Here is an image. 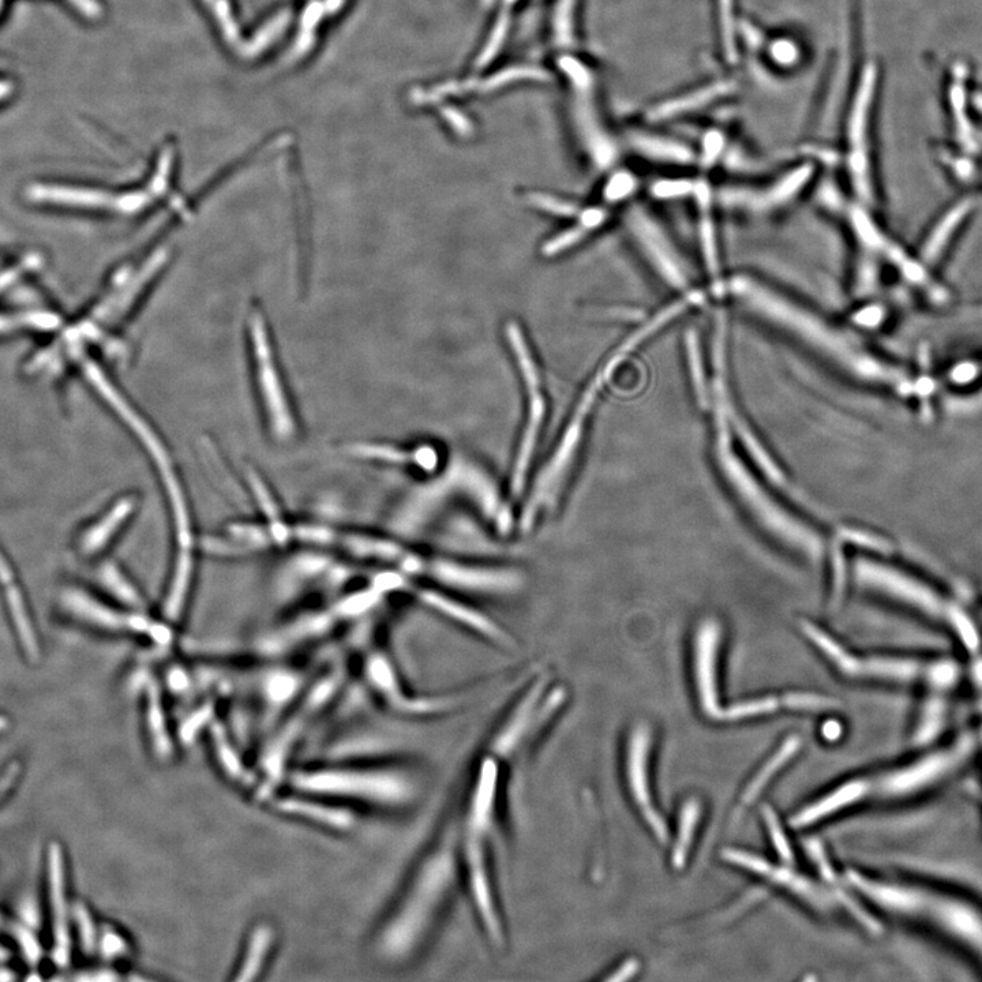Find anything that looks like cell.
I'll return each instance as SVG.
<instances>
[{
	"label": "cell",
	"mask_w": 982,
	"mask_h": 982,
	"mask_svg": "<svg viewBox=\"0 0 982 982\" xmlns=\"http://www.w3.org/2000/svg\"><path fill=\"white\" fill-rule=\"evenodd\" d=\"M727 288L741 305L756 316L796 337L817 355L857 380L895 389L909 384L897 367L876 358L853 335L772 290L755 277L733 276Z\"/></svg>",
	"instance_id": "1"
},
{
	"label": "cell",
	"mask_w": 982,
	"mask_h": 982,
	"mask_svg": "<svg viewBox=\"0 0 982 982\" xmlns=\"http://www.w3.org/2000/svg\"><path fill=\"white\" fill-rule=\"evenodd\" d=\"M455 861L451 847L440 846L427 857L381 936V948L391 957L408 954L433 924L451 892Z\"/></svg>",
	"instance_id": "2"
},
{
	"label": "cell",
	"mask_w": 982,
	"mask_h": 982,
	"mask_svg": "<svg viewBox=\"0 0 982 982\" xmlns=\"http://www.w3.org/2000/svg\"><path fill=\"white\" fill-rule=\"evenodd\" d=\"M714 397L712 406H714L715 425H717L718 459L726 478L732 483L734 490L737 491L745 505L751 509L756 519L768 531L787 545L808 554L813 560H817L823 553L822 539L817 537L816 532L811 528L804 526L800 520L794 519L789 513L783 511L777 502L772 500L766 491L757 485L747 467L734 455L730 449V421L729 414H727L729 397L726 395Z\"/></svg>",
	"instance_id": "3"
},
{
	"label": "cell",
	"mask_w": 982,
	"mask_h": 982,
	"mask_svg": "<svg viewBox=\"0 0 982 982\" xmlns=\"http://www.w3.org/2000/svg\"><path fill=\"white\" fill-rule=\"evenodd\" d=\"M847 879L877 905L891 912L927 918L948 935L972 947L982 958V913L976 907L920 888L875 882L856 872L847 873Z\"/></svg>",
	"instance_id": "4"
},
{
	"label": "cell",
	"mask_w": 982,
	"mask_h": 982,
	"mask_svg": "<svg viewBox=\"0 0 982 982\" xmlns=\"http://www.w3.org/2000/svg\"><path fill=\"white\" fill-rule=\"evenodd\" d=\"M606 384L605 378L595 373L580 397L552 455L535 476V481H532L531 489L524 497L522 516H520V527L523 531L534 530L542 517L557 508L579 456L588 416L591 415L599 392Z\"/></svg>",
	"instance_id": "5"
},
{
	"label": "cell",
	"mask_w": 982,
	"mask_h": 982,
	"mask_svg": "<svg viewBox=\"0 0 982 982\" xmlns=\"http://www.w3.org/2000/svg\"><path fill=\"white\" fill-rule=\"evenodd\" d=\"M294 785L317 796L401 807L415 796L414 782L401 771L380 767H329L298 772Z\"/></svg>",
	"instance_id": "6"
},
{
	"label": "cell",
	"mask_w": 982,
	"mask_h": 982,
	"mask_svg": "<svg viewBox=\"0 0 982 982\" xmlns=\"http://www.w3.org/2000/svg\"><path fill=\"white\" fill-rule=\"evenodd\" d=\"M879 67L868 62L854 91L846 123V166L854 194L861 205L875 201L872 168V115L875 106Z\"/></svg>",
	"instance_id": "7"
},
{
	"label": "cell",
	"mask_w": 982,
	"mask_h": 982,
	"mask_svg": "<svg viewBox=\"0 0 982 982\" xmlns=\"http://www.w3.org/2000/svg\"><path fill=\"white\" fill-rule=\"evenodd\" d=\"M505 335H507L509 347L515 355L516 365L519 367L520 376L523 378L528 400L526 425H524L522 438H520L519 446H517L511 481H509L511 483V496L522 498L526 494L532 460H534L535 452H537L539 434H541L543 422H545L546 400L542 393L541 376H539L537 363L534 361V356L531 354L522 328L513 322L505 328Z\"/></svg>",
	"instance_id": "8"
},
{
	"label": "cell",
	"mask_w": 982,
	"mask_h": 982,
	"mask_svg": "<svg viewBox=\"0 0 982 982\" xmlns=\"http://www.w3.org/2000/svg\"><path fill=\"white\" fill-rule=\"evenodd\" d=\"M802 629L805 635L838 666V669L850 677H872L905 682L925 680L935 682L937 685L950 684L955 677L954 667L948 663L927 665L910 659H858L843 650L834 639L815 625L804 622Z\"/></svg>",
	"instance_id": "9"
},
{
	"label": "cell",
	"mask_w": 982,
	"mask_h": 982,
	"mask_svg": "<svg viewBox=\"0 0 982 982\" xmlns=\"http://www.w3.org/2000/svg\"><path fill=\"white\" fill-rule=\"evenodd\" d=\"M565 702L561 688L549 691V681L539 677L524 691L500 732L494 737L493 756L509 757L522 747L523 741L541 729Z\"/></svg>",
	"instance_id": "10"
},
{
	"label": "cell",
	"mask_w": 982,
	"mask_h": 982,
	"mask_svg": "<svg viewBox=\"0 0 982 982\" xmlns=\"http://www.w3.org/2000/svg\"><path fill=\"white\" fill-rule=\"evenodd\" d=\"M440 481L446 490L468 498L498 532L508 534L512 530L511 508L493 478L474 461L460 455L452 457Z\"/></svg>",
	"instance_id": "11"
},
{
	"label": "cell",
	"mask_w": 982,
	"mask_h": 982,
	"mask_svg": "<svg viewBox=\"0 0 982 982\" xmlns=\"http://www.w3.org/2000/svg\"><path fill=\"white\" fill-rule=\"evenodd\" d=\"M341 681H343L341 670H336V672L322 677L314 687L310 688V691L307 692L306 699L301 704V708L295 711V714L284 725L280 734H277L271 747L266 749L264 759H262L266 777L260 789L262 797L268 796L272 792L273 787L276 786L277 781L281 777L284 766H286V760L290 756L292 747H294L298 738L303 734L302 730L309 725L311 717L316 715L335 696L337 689L341 685Z\"/></svg>",
	"instance_id": "12"
},
{
	"label": "cell",
	"mask_w": 982,
	"mask_h": 982,
	"mask_svg": "<svg viewBox=\"0 0 982 982\" xmlns=\"http://www.w3.org/2000/svg\"><path fill=\"white\" fill-rule=\"evenodd\" d=\"M425 579L451 588L474 594H512L523 586V575L515 569L486 567L452 558H429Z\"/></svg>",
	"instance_id": "13"
},
{
	"label": "cell",
	"mask_w": 982,
	"mask_h": 982,
	"mask_svg": "<svg viewBox=\"0 0 982 982\" xmlns=\"http://www.w3.org/2000/svg\"><path fill=\"white\" fill-rule=\"evenodd\" d=\"M625 223L652 268L676 291L687 292L691 275L666 232L647 211L635 206L627 213Z\"/></svg>",
	"instance_id": "14"
},
{
	"label": "cell",
	"mask_w": 982,
	"mask_h": 982,
	"mask_svg": "<svg viewBox=\"0 0 982 982\" xmlns=\"http://www.w3.org/2000/svg\"><path fill=\"white\" fill-rule=\"evenodd\" d=\"M969 748V741H961L957 747L933 753L902 770L883 775L876 782H869V793L895 798L920 792L955 770L969 753Z\"/></svg>",
	"instance_id": "15"
},
{
	"label": "cell",
	"mask_w": 982,
	"mask_h": 982,
	"mask_svg": "<svg viewBox=\"0 0 982 982\" xmlns=\"http://www.w3.org/2000/svg\"><path fill=\"white\" fill-rule=\"evenodd\" d=\"M815 167L804 163L787 172L778 181L760 189L751 187H726L719 193V201L727 209L751 213H767L792 202L811 182Z\"/></svg>",
	"instance_id": "16"
},
{
	"label": "cell",
	"mask_w": 982,
	"mask_h": 982,
	"mask_svg": "<svg viewBox=\"0 0 982 982\" xmlns=\"http://www.w3.org/2000/svg\"><path fill=\"white\" fill-rule=\"evenodd\" d=\"M854 573L857 582L862 586L875 588L876 591L916 607L929 616L942 617L947 613L946 606L935 592L897 569L877 562L858 560Z\"/></svg>",
	"instance_id": "17"
},
{
	"label": "cell",
	"mask_w": 982,
	"mask_h": 982,
	"mask_svg": "<svg viewBox=\"0 0 982 982\" xmlns=\"http://www.w3.org/2000/svg\"><path fill=\"white\" fill-rule=\"evenodd\" d=\"M651 734L646 725H639L633 730L628 742L627 777L629 789L637 808L659 841H667V827L652 804L650 785H648V752H650Z\"/></svg>",
	"instance_id": "18"
},
{
	"label": "cell",
	"mask_w": 982,
	"mask_h": 982,
	"mask_svg": "<svg viewBox=\"0 0 982 982\" xmlns=\"http://www.w3.org/2000/svg\"><path fill=\"white\" fill-rule=\"evenodd\" d=\"M403 590L414 594L419 602L430 607L434 612L441 614V616L448 618V620L456 622V624L461 625L463 628L470 629L476 635L482 636L483 639L502 647L512 646L513 640L508 635V632L496 624V621L491 620L490 617L474 609V607L456 601V599L448 597V595L442 594V592L414 587L408 582V579L404 583Z\"/></svg>",
	"instance_id": "19"
},
{
	"label": "cell",
	"mask_w": 982,
	"mask_h": 982,
	"mask_svg": "<svg viewBox=\"0 0 982 982\" xmlns=\"http://www.w3.org/2000/svg\"><path fill=\"white\" fill-rule=\"evenodd\" d=\"M365 674L370 687L380 693L385 702L397 711L408 712V714H431V712L445 710L453 704L452 699L412 700L411 697L404 695L395 669L381 652H374L366 659Z\"/></svg>",
	"instance_id": "20"
},
{
	"label": "cell",
	"mask_w": 982,
	"mask_h": 982,
	"mask_svg": "<svg viewBox=\"0 0 982 982\" xmlns=\"http://www.w3.org/2000/svg\"><path fill=\"white\" fill-rule=\"evenodd\" d=\"M719 627L714 620L704 621L695 639V672L700 703L708 717L721 719L718 704L717 650Z\"/></svg>",
	"instance_id": "21"
},
{
	"label": "cell",
	"mask_w": 982,
	"mask_h": 982,
	"mask_svg": "<svg viewBox=\"0 0 982 982\" xmlns=\"http://www.w3.org/2000/svg\"><path fill=\"white\" fill-rule=\"evenodd\" d=\"M344 452L358 460L396 467H415L425 472L436 471L440 464V456L431 445H419L414 449H407L382 444V442H352L346 445Z\"/></svg>",
	"instance_id": "22"
},
{
	"label": "cell",
	"mask_w": 982,
	"mask_h": 982,
	"mask_svg": "<svg viewBox=\"0 0 982 982\" xmlns=\"http://www.w3.org/2000/svg\"><path fill=\"white\" fill-rule=\"evenodd\" d=\"M138 507H140L138 494L129 493L119 497L100 519L86 528L80 539V552L89 557L103 553L125 530L127 524L136 515Z\"/></svg>",
	"instance_id": "23"
},
{
	"label": "cell",
	"mask_w": 982,
	"mask_h": 982,
	"mask_svg": "<svg viewBox=\"0 0 982 982\" xmlns=\"http://www.w3.org/2000/svg\"><path fill=\"white\" fill-rule=\"evenodd\" d=\"M723 857L727 861L733 862V864L740 865V867L748 869L757 873V875L767 877V879L772 880V882L781 884L783 887L789 888L796 894L804 898L805 901L813 903L816 907H827L828 898L826 894L820 888L813 886V883L809 880L804 879V877L794 875L789 869L774 868L768 864L767 861L762 860V858L752 856L745 852H737V850H726L723 853Z\"/></svg>",
	"instance_id": "24"
},
{
	"label": "cell",
	"mask_w": 982,
	"mask_h": 982,
	"mask_svg": "<svg viewBox=\"0 0 982 982\" xmlns=\"http://www.w3.org/2000/svg\"><path fill=\"white\" fill-rule=\"evenodd\" d=\"M736 91V84L732 81H714L711 84L700 86L695 91L684 93L673 99L662 101L650 111V118L654 121H672L681 116L693 114L712 106L723 97H729Z\"/></svg>",
	"instance_id": "25"
},
{
	"label": "cell",
	"mask_w": 982,
	"mask_h": 982,
	"mask_svg": "<svg viewBox=\"0 0 982 982\" xmlns=\"http://www.w3.org/2000/svg\"><path fill=\"white\" fill-rule=\"evenodd\" d=\"M50 883L55 916V959L59 965L65 966L70 958V935L66 917L63 857L58 845L50 847Z\"/></svg>",
	"instance_id": "26"
},
{
	"label": "cell",
	"mask_w": 982,
	"mask_h": 982,
	"mask_svg": "<svg viewBox=\"0 0 982 982\" xmlns=\"http://www.w3.org/2000/svg\"><path fill=\"white\" fill-rule=\"evenodd\" d=\"M276 809L287 815L302 817L309 822L339 831L348 830L355 822L351 812L311 798H281L276 801Z\"/></svg>",
	"instance_id": "27"
},
{
	"label": "cell",
	"mask_w": 982,
	"mask_h": 982,
	"mask_svg": "<svg viewBox=\"0 0 982 982\" xmlns=\"http://www.w3.org/2000/svg\"><path fill=\"white\" fill-rule=\"evenodd\" d=\"M629 142L640 155L659 163L689 166L695 161L696 155L691 146L674 138L635 131L629 136Z\"/></svg>",
	"instance_id": "28"
},
{
	"label": "cell",
	"mask_w": 982,
	"mask_h": 982,
	"mask_svg": "<svg viewBox=\"0 0 982 982\" xmlns=\"http://www.w3.org/2000/svg\"><path fill=\"white\" fill-rule=\"evenodd\" d=\"M868 794L869 781L858 779V781L847 782L845 785L839 787V789L834 790L830 796L822 798V800L815 802L811 807L798 813L792 820V824L794 827L809 826V824L819 822L823 817L849 807V805L868 796Z\"/></svg>",
	"instance_id": "29"
},
{
	"label": "cell",
	"mask_w": 982,
	"mask_h": 982,
	"mask_svg": "<svg viewBox=\"0 0 982 982\" xmlns=\"http://www.w3.org/2000/svg\"><path fill=\"white\" fill-rule=\"evenodd\" d=\"M607 217H609V212L605 208L592 206V208L583 209L580 215L577 216L576 226L569 228L567 231L560 232V234L553 236L552 239L543 243L542 256L547 258L557 257L564 253V251L579 245L591 232L597 231L599 227H602L606 223Z\"/></svg>",
	"instance_id": "30"
},
{
	"label": "cell",
	"mask_w": 982,
	"mask_h": 982,
	"mask_svg": "<svg viewBox=\"0 0 982 982\" xmlns=\"http://www.w3.org/2000/svg\"><path fill=\"white\" fill-rule=\"evenodd\" d=\"M275 929L268 924L257 925L250 933L247 940L245 952H243L242 963L236 970V981L256 980L258 974L264 970L266 962L271 957L273 944H275Z\"/></svg>",
	"instance_id": "31"
},
{
	"label": "cell",
	"mask_w": 982,
	"mask_h": 982,
	"mask_svg": "<svg viewBox=\"0 0 982 982\" xmlns=\"http://www.w3.org/2000/svg\"><path fill=\"white\" fill-rule=\"evenodd\" d=\"M99 577L106 590L116 601L121 602L125 609L133 612H148L144 594L118 565L107 562L101 567Z\"/></svg>",
	"instance_id": "32"
},
{
	"label": "cell",
	"mask_w": 982,
	"mask_h": 982,
	"mask_svg": "<svg viewBox=\"0 0 982 982\" xmlns=\"http://www.w3.org/2000/svg\"><path fill=\"white\" fill-rule=\"evenodd\" d=\"M6 601L9 605L11 617H13L14 627L20 636L22 646L28 657L37 659L39 657V644H37L35 631L32 628L31 618L28 616L24 597L18 590L16 584H10L6 588Z\"/></svg>",
	"instance_id": "33"
},
{
	"label": "cell",
	"mask_w": 982,
	"mask_h": 982,
	"mask_svg": "<svg viewBox=\"0 0 982 982\" xmlns=\"http://www.w3.org/2000/svg\"><path fill=\"white\" fill-rule=\"evenodd\" d=\"M727 414H729L730 422H732V425L734 429H736L738 436H740L741 440L744 441V444L745 446H747L749 453H751V455L755 457L756 463L763 468V471L766 472L768 478H770L771 481L782 483L783 475L781 470H779V468L775 466L774 461L771 460V457L767 455L766 451H764L763 446L760 445L759 441H757L755 436H753L752 431L749 430L747 423L742 421L741 416L738 415L736 408H734L732 404V400L729 401V407H727Z\"/></svg>",
	"instance_id": "34"
},
{
	"label": "cell",
	"mask_w": 982,
	"mask_h": 982,
	"mask_svg": "<svg viewBox=\"0 0 982 982\" xmlns=\"http://www.w3.org/2000/svg\"><path fill=\"white\" fill-rule=\"evenodd\" d=\"M146 719H148L149 733H151L152 740L155 741L153 742L155 748L159 752L164 751V755H167L170 742H168L167 736L166 715H164L159 687L156 685L153 687L149 685L148 691H146Z\"/></svg>",
	"instance_id": "35"
},
{
	"label": "cell",
	"mask_w": 982,
	"mask_h": 982,
	"mask_svg": "<svg viewBox=\"0 0 982 982\" xmlns=\"http://www.w3.org/2000/svg\"><path fill=\"white\" fill-rule=\"evenodd\" d=\"M798 747H800V740H798L797 737H790L789 740L782 745V748L779 749L777 755L772 757L770 762L766 764V767H764L763 770L757 774L755 781L749 785L747 792L744 794L745 804L751 802L753 798H756L757 794L762 792L763 787L767 785V782L770 781L772 775L781 770L783 764L789 762L790 757L796 753Z\"/></svg>",
	"instance_id": "36"
},
{
	"label": "cell",
	"mask_w": 982,
	"mask_h": 982,
	"mask_svg": "<svg viewBox=\"0 0 982 982\" xmlns=\"http://www.w3.org/2000/svg\"><path fill=\"white\" fill-rule=\"evenodd\" d=\"M699 817L700 807L695 800L687 802L684 808H682L680 837H678L677 845L674 847L673 852V865L678 869L684 867L685 860H687V853L689 846H691Z\"/></svg>",
	"instance_id": "37"
},
{
	"label": "cell",
	"mask_w": 982,
	"mask_h": 982,
	"mask_svg": "<svg viewBox=\"0 0 982 982\" xmlns=\"http://www.w3.org/2000/svg\"><path fill=\"white\" fill-rule=\"evenodd\" d=\"M782 706H785V696L767 697V699L753 700V702L737 704V706L722 710L721 719L723 721H737L741 718L757 717V715L777 711Z\"/></svg>",
	"instance_id": "38"
},
{
	"label": "cell",
	"mask_w": 982,
	"mask_h": 982,
	"mask_svg": "<svg viewBox=\"0 0 982 982\" xmlns=\"http://www.w3.org/2000/svg\"><path fill=\"white\" fill-rule=\"evenodd\" d=\"M527 202L534 208L539 209V211L549 213V215L557 217H577L582 212L576 204L571 201L562 200L560 197L552 196V194L534 193L527 194Z\"/></svg>",
	"instance_id": "39"
},
{
	"label": "cell",
	"mask_w": 982,
	"mask_h": 982,
	"mask_svg": "<svg viewBox=\"0 0 982 982\" xmlns=\"http://www.w3.org/2000/svg\"><path fill=\"white\" fill-rule=\"evenodd\" d=\"M213 733V745H215V752L217 757H219L221 766L224 770L231 775L232 778L242 779L246 775H243L245 768H243L242 763L239 762L238 755H236L235 749L232 748L231 742H228L224 730L220 726H215L212 729Z\"/></svg>",
	"instance_id": "40"
},
{
	"label": "cell",
	"mask_w": 982,
	"mask_h": 982,
	"mask_svg": "<svg viewBox=\"0 0 982 982\" xmlns=\"http://www.w3.org/2000/svg\"><path fill=\"white\" fill-rule=\"evenodd\" d=\"M768 59L777 67L792 69L800 63L802 54L796 41L787 37H778L768 44Z\"/></svg>",
	"instance_id": "41"
},
{
	"label": "cell",
	"mask_w": 982,
	"mask_h": 982,
	"mask_svg": "<svg viewBox=\"0 0 982 982\" xmlns=\"http://www.w3.org/2000/svg\"><path fill=\"white\" fill-rule=\"evenodd\" d=\"M689 362H691L692 381L695 386L697 397L703 407L710 406L711 391L708 388L706 373H704L702 358H700L699 346L696 337L689 336L687 340Z\"/></svg>",
	"instance_id": "42"
},
{
	"label": "cell",
	"mask_w": 982,
	"mask_h": 982,
	"mask_svg": "<svg viewBox=\"0 0 982 982\" xmlns=\"http://www.w3.org/2000/svg\"><path fill=\"white\" fill-rule=\"evenodd\" d=\"M725 145L726 138L723 136L721 130H707V133L704 134L702 140V149H700V164L706 168L714 166L719 157H721L723 151H725Z\"/></svg>",
	"instance_id": "43"
},
{
	"label": "cell",
	"mask_w": 982,
	"mask_h": 982,
	"mask_svg": "<svg viewBox=\"0 0 982 982\" xmlns=\"http://www.w3.org/2000/svg\"><path fill=\"white\" fill-rule=\"evenodd\" d=\"M696 182L687 179H667L654 183L651 187L652 196L659 200H672V198L688 197L693 194Z\"/></svg>",
	"instance_id": "44"
},
{
	"label": "cell",
	"mask_w": 982,
	"mask_h": 982,
	"mask_svg": "<svg viewBox=\"0 0 982 982\" xmlns=\"http://www.w3.org/2000/svg\"><path fill=\"white\" fill-rule=\"evenodd\" d=\"M635 176L629 172H618L614 174L605 187V198L609 202H618L631 196L636 190Z\"/></svg>",
	"instance_id": "45"
},
{
	"label": "cell",
	"mask_w": 982,
	"mask_h": 982,
	"mask_svg": "<svg viewBox=\"0 0 982 982\" xmlns=\"http://www.w3.org/2000/svg\"><path fill=\"white\" fill-rule=\"evenodd\" d=\"M764 819H766L768 830H770L772 842H774V846L777 847L779 857H781L783 861L792 864L793 862L792 847H790L789 842H787V838L785 837V832H783L781 824H779L778 822L777 815H775V813L772 812L770 808H766L764 809Z\"/></svg>",
	"instance_id": "46"
},
{
	"label": "cell",
	"mask_w": 982,
	"mask_h": 982,
	"mask_svg": "<svg viewBox=\"0 0 982 982\" xmlns=\"http://www.w3.org/2000/svg\"><path fill=\"white\" fill-rule=\"evenodd\" d=\"M78 924H80L81 940L85 951L92 952L96 948V929L92 918L86 912L84 906L78 905L76 909Z\"/></svg>",
	"instance_id": "47"
},
{
	"label": "cell",
	"mask_w": 982,
	"mask_h": 982,
	"mask_svg": "<svg viewBox=\"0 0 982 982\" xmlns=\"http://www.w3.org/2000/svg\"><path fill=\"white\" fill-rule=\"evenodd\" d=\"M5 924L9 925L10 932H13V935L17 937L18 942H20L21 946L24 947L26 957L31 959V962L39 961L41 951L39 944L36 943V940L33 939L28 932L24 931V929L18 927V925H10L9 922H5Z\"/></svg>",
	"instance_id": "48"
},
{
	"label": "cell",
	"mask_w": 982,
	"mask_h": 982,
	"mask_svg": "<svg viewBox=\"0 0 982 982\" xmlns=\"http://www.w3.org/2000/svg\"><path fill=\"white\" fill-rule=\"evenodd\" d=\"M127 951V946L125 940L121 936L115 935V933H108L103 939V952L107 957H116V955H123Z\"/></svg>",
	"instance_id": "49"
},
{
	"label": "cell",
	"mask_w": 982,
	"mask_h": 982,
	"mask_svg": "<svg viewBox=\"0 0 982 982\" xmlns=\"http://www.w3.org/2000/svg\"><path fill=\"white\" fill-rule=\"evenodd\" d=\"M842 538L846 541L857 543V545L875 547V549H883L884 543L880 539L871 538L867 534H862V532L845 530L842 532Z\"/></svg>",
	"instance_id": "50"
},
{
	"label": "cell",
	"mask_w": 982,
	"mask_h": 982,
	"mask_svg": "<svg viewBox=\"0 0 982 982\" xmlns=\"http://www.w3.org/2000/svg\"><path fill=\"white\" fill-rule=\"evenodd\" d=\"M20 771V764L13 763L9 768H7L5 774H3V777L0 778V800H2V797L5 796L11 787H13L14 783H16Z\"/></svg>",
	"instance_id": "51"
},
{
	"label": "cell",
	"mask_w": 982,
	"mask_h": 982,
	"mask_svg": "<svg viewBox=\"0 0 982 982\" xmlns=\"http://www.w3.org/2000/svg\"><path fill=\"white\" fill-rule=\"evenodd\" d=\"M71 5L77 7L80 13L89 18H97L101 14L100 6L95 0H69Z\"/></svg>",
	"instance_id": "52"
},
{
	"label": "cell",
	"mask_w": 982,
	"mask_h": 982,
	"mask_svg": "<svg viewBox=\"0 0 982 982\" xmlns=\"http://www.w3.org/2000/svg\"><path fill=\"white\" fill-rule=\"evenodd\" d=\"M637 967H639V965H637V962L635 961V959H633V961H629L625 963L624 966H621V969H618L617 973L614 974L613 977L607 978V980L610 981L628 980V978H631L633 974L637 972Z\"/></svg>",
	"instance_id": "53"
},
{
	"label": "cell",
	"mask_w": 982,
	"mask_h": 982,
	"mask_svg": "<svg viewBox=\"0 0 982 982\" xmlns=\"http://www.w3.org/2000/svg\"><path fill=\"white\" fill-rule=\"evenodd\" d=\"M0 583L6 587L14 583L13 569L10 568L9 562L6 561L2 553H0Z\"/></svg>",
	"instance_id": "54"
},
{
	"label": "cell",
	"mask_w": 982,
	"mask_h": 982,
	"mask_svg": "<svg viewBox=\"0 0 982 982\" xmlns=\"http://www.w3.org/2000/svg\"><path fill=\"white\" fill-rule=\"evenodd\" d=\"M823 733L824 736L830 738V740H834V736H832V733H835L837 734V736H839V734H841V727H839L837 722H830L827 723L826 726H824Z\"/></svg>",
	"instance_id": "55"
},
{
	"label": "cell",
	"mask_w": 982,
	"mask_h": 982,
	"mask_svg": "<svg viewBox=\"0 0 982 982\" xmlns=\"http://www.w3.org/2000/svg\"><path fill=\"white\" fill-rule=\"evenodd\" d=\"M13 91L14 86L11 82L0 80V101L7 99Z\"/></svg>",
	"instance_id": "56"
},
{
	"label": "cell",
	"mask_w": 982,
	"mask_h": 982,
	"mask_svg": "<svg viewBox=\"0 0 982 982\" xmlns=\"http://www.w3.org/2000/svg\"><path fill=\"white\" fill-rule=\"evenodd\" d=\"M943 227H944V230H950L951 234H952V232H954V230H951L950 224H948L947 221H943ZM946 234H947V231L937 232V234H935V236H933V238L937 239V238H940V236H944ZM929 243H931V242H929Z\"/></svg>",
	"instance_id": "57"
},
{
	"label": "cell",
	"mask_w": 982,
	"mask_h": 982,
	"mask_svg": "<svg viewBox=\"0 0 982 982\" xmlns=\"http://www.w3.org/2000/svg\"><path fill=\"white\" fill-rule=\"evenodd\" d=\"M974 101H976V106H977L978 110H980L982 112V93H980V95H977L976 96V100H974Z\"/></svg>",
	"instance_id": "58"
},
{
	"label": "cell",
	"mask_w": 982,
	"mask_h": 982,
	"mask_svg": "<svg viewBox=\"0 0 982 982\" xmlns=\"http://www.w3.org/2000/svg\"><path fill=\"white\" fill-rule=\"evenodd\" d=\"M7 721L5 718L0 717V730L6 729Z\"/></svg>",
	"instance_id": "59"
},
{
	"label": "cell",
	"mask_w": 982,
	"mask_h": 982,
	"mask_svg": "<svg viewBox=\"0 0 982 982\" xmlns=\"http://www.w3.org/2000/svg\"><path fill=\"white\" fill-rule=\"evenodd\" d=\"M2 5H3V0H0V7H2Z\"/></svg>",
	"instance_id": "60"
}]
</instances>
